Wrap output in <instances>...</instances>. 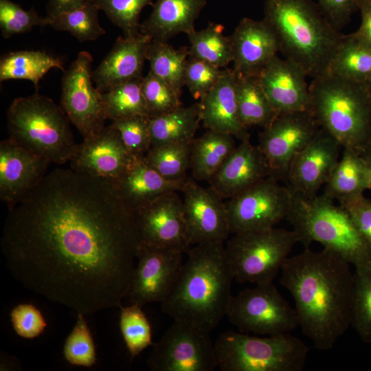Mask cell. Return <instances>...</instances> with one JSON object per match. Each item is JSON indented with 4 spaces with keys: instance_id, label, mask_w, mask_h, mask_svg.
<instances>
[{
    "instance_id": "obj_42",
    "label": "cell",
    "mask_w": 371,
    "mask_h": 371,
    "mask_svg": "<svg viewBox=\"0 0 371 371\" xmlns=\"http://www.w3.org/2000/svg\"><path fill=\"white\" fill-rule=\"evenodd\" d=\"M51 23L50 17L40 16L34 8L25 10L10 0H0V29L5 38L27 32L34 26L50 25Z\"/></svg>"
},
{
    "instance_id": "obj_31",
    "label": "cell",
    "mask_w": 371,
    "mask_h": 371,
    "mask_svg": "<svg viewBox=\"0 0 371 371\" xmlns=\"http://www.w3.org/2000/svg\"><path fill=\"white\" fill-rule=\"evenodd\" d=\"M62 58L47 52L22 50L4 54L0 60V81L22 79L31 81L38 92L39 81L52 68L63 71Z\"/></svg>"
},
{
    "instance_id": "obj_10",
    "label": "cell",
    "mask_w": 371,
    "mask_h": 371,
    "mask_svg": "<svg viewBox=\"0 0 371 371\" xmlns=\"http://www.w3.org/2000/svg\"><path fill=\"white\" fill-rule=\"evenodd\" d=\"M226 317L241 333L271 336L299 327L295 308L273 282L257 284L232 295Z\"/></svg>"
},
{
    "instance_id": "obj_50",
    "label": "cell",
    "mask_w": 371,
    "mask_h": 371,
    "mask_svg": "<svg viewBox=\"0 0 371 371\" xmlns=\"http://www.w3.org/2000/svg\"><path fill=\"white\" fill-rule=\"evenodd\" d=\"M359 10L361 22L353 36L361 43L371 49V0H359Z\"/></svg>"
},
{
    "instance_id": "obj_34",
    "label": "cell",
    "mask_w": 371,
    "mask_h": 371,
    "mask_svg": "<svg viewBox=\"0 0 371 371\" xmlns=\"http://www.w3.org/2000/svg\"><path fill=\"white\" fill-rule=\"evenodd\" d=\"M189 48L175 49L167 42L152 40L146 58L150 71L164 80L181 96Z\"/></svg>"
},
{
    "instance_id": "obj_35",
    "label": "cell",
    "mask_w": 371,
    "mask_h": 371,
    "mask_svg": "<svg viewBox=\"0 0 371 371\" xmlns=\"http://www.w3.org/2000/svg\"><path fill=\"white\" fill-rule=\"evenodd\" d=\"M223 31L222 24L211 22L207 27L188 34L189 56L225 68L233 61V51L230 36H225Z\"/></svg>"
},
{
    "instance_id": "obj_45",
    "label": "cell",
    "mask_w": 371,
    "mask_h": 371,
    "mask_svg": "<svg viewBox=\"0 0 371 371\" xmlns=\"http://www.w3.org/2000/svg\"><path fill=\"white\" fill-rule=\"evenodd\" d=\"M118 131L130 154L137 158L142 157L151 146L150 117L138 115L113 121L111 124Z\"/></svg>"
},
{
    "instance_id": "obj_9",
    "label": "cell",
    "mask_w": 371,
    "mask_h": 371,
    "mask_svg": "<svg viewBox=\"0 0 371 371\" xmlns=\"http://www.w3.org/2000/svg\"><path fill=\"white\" fill-rule=\"evenodd\" d=\"M297 243L293 229L276 227L234 233L225 247L234 279L240 283L273 282Z\"/></svg>"
},
{
    "instance_id": "obj_5",
    "label": "cell",
    "mask_w": 371,
    "mask_h": 371,
    "mask_svg": "<svg viewBox=\"0 0 371 371\" xmlns=\"http://www.w3.org/2000/svg\"><path fill=\"white\" fill-rule=\"evenodd\" d=\"M311 111L342 148L359 153L371 145V95L366 83L332 73L313 78Z\"/></svg>"
},
{
    "instance_id": "obj_38",
    "label": "cell",
    "mask_w": 371,
    "mask_h": 371,
    "mask_svg": "<svg viewBox=\"0 0 371 371\" xmlns=\"http://www.w3.org/2000/svg\"><path fill=\"white\" fill-rule=\"evenodd\" d=\"M350 326L371 343V260L355 267Z\"/></svg>"
},
{
    "instance_id": "obj_15",
    "label": "cell",
    "mask_w": 371,
    "mask_h": 371,
    "mask_svg": "<svg viewBox=\"0 0 371 371\" xmlns=\"http://www.w3.org/2000/svg\"><path fill=\"white\" fill-rule=\"evenodd\" d=\"M179 249L139 245L127 297L131 304L143 306L162 302L171 291L183 265Z\"/></svg>"
},
{
    "instance_id": "obj_18",
    "label": "cell",
    "mask_w": 371,
    "mask_h": 371,
    "mask_svg": "<svg viewBox=\"0 0 371 371\" xmlns=\"http://www.w3.org/2000/svg\"><path fill=\"white\" fill-rule=\"evenodd\" d=\"M341 148L333 135L320 127L292 161L286 179L288 186L305 196L317 195L338 163Z\"/></svg>"
},
{
    "instance_id": "obj_53",
    "label": "cell",
    "mask_w": 371,
    "mask_h": 371,
    "mask_svg": "<svg viewBox=\"0 0 371 371\" xmlns=\"http://www.w3.org/2000/svg\"><path fill=\"white\" fill-rule=\"evenodd\" d=\"M366 86H367V88L368 89V91L371 95V78H370V80L366 82Z\"/></svg>"
},
{
    "instance_id": "obj_37",
    "label": "cell",
    "mask_w": 371,
    "mask_h": 371,
    "mask_svg": "<svg viewBox=\"0 0 371 371\" xmlns=\"http://www.w3.org/2000/svg\"><path fill=\"white\" fill-rule=\"evenodd\" d=\"M142 78L133 79L102 93L107 119L113 122L138 115L148 116L142 92Z\"/></svg>"
},
{
    "instance_id": "obj_43",
    "label": "cell",
    "mask_w": 371,
    "mask_h": 371,
    "mask_svg": "<svg viewBox=\"0 0 371 371\" xmlns=\"http://www.w3.org/2000/svg\"><path fill=\"white\" fill-rule=\"evenodd\" d=\"M142 92L150 118L165 114L182 106L180 95L151 71L142 78Z\"/></svg>"
},
{
    "instance_id": "obj_4",
    "label": "cell",
    "mask_w": 371,
    "mask_h": 371,
    "mask_svg": "<svg viewBox=\"0 0 371 371\" xmlns=\"http://www.w3.org/2000/svg\"><path fill=\"white\" fill-rule=\"evenodd\" d=\"M264 19L284 58L313 78L329 71L343 35L311 0H265Z\"/></svg>"
},
{
    "instance_id": "obj_21",
    "label": "cell",
    "mask_w": 371,
    "mask_h": 371,
    "mask_svg": "<svg viewBox=\"0 0 371 371\" xmlns=\"http://www.w3.org/2000/svg\"><path fill=\"white\" fill-rule=\"evenodd\" d=\"M304 71L293 62L276 55L258 76L278 113L311 111V94Z\"/></svg>"
},
{
    "instance_id": "obj_29",
    "label": "cell",
    "mask_w": 371,
    "mask_h": 371,
    "mask_svg": "<svg viewBox=\"0 0 371 371\" xmlns=\"http://www.w3.org/2000/svg\"><path fill=\"white\" fill-rule=\"evenodd\" d=\"M234 138L230 134L211 130L194 138L190 146L192 177L209 182L236 147Z\"/></svg>"
},
{
    "instance_id": "obj_1",
    "label": "cell",
    "mask_w": 371,
    "mask_h": 371,
    "mask_svg": "<svg viewBox=\"0 0 371 371\" xmlns=\"http://www.w3.org/2000/svg\"><path fill=\"white\" fill-rule=\"evenodd\" d=\"M139 245L113 183L56 168L8 210L1 248L13 278L77 313L122 307Z\"/></svg>"
},
{
    "instance_id": "obj_52",
    "label": "cell",
    "mask_w": 371,
    "mask_h": 371,
    "mask_svg": "<svg viewBox=\"0 0 371 371\" xmlns=\"http://www.w3.org/2000/svg\"><path fill=\"white\" fill-rule=\"evenodd\" d=\"M361 155L365 159L370 175V190H371V145H370L365 150L361 153Z\"/></svg>"
},
{
    "instance_id": "obj_14",
    "label": "cell",
    "mask_w": 371,
    "mask_h": 371,
    "mask_svg": "<svg viewBox=\"0 0 371 371\" xmlns=\"http://www.w3.org/2000/svg\"><path fill=\"white\" fill-rule=\"evenodd\" d=\"M320 126L311 111L278 115L258 134V146L271 170V176L286 181L296 155L311 141Z\"/></svg>"
},
{
    "instance_id": "obj_6",
    "label": "cell",
    "mask_w": 371,
    "mask_h": 371,
    "mask_svg": "<svg viewBox=\"0 0 371 371\" xmlns=\"http://www.w3.org/2000/svg\"><path fill=\"white\" fill-rule=\"evenodd\" d=\"M306 247L320 243L355 267L371 260V252L347 211L324 194L305 196L294 192L286 218Z\"/></svg>"
},
{
    "instance_id": "obj_24",
    "label": "cell",
    "mask_w": 371,
    "mask_h": 371,
    "mask_svg": "<svg viewBox=\"0 0 371 371\" xmlns=\"http://www.w3.org/2000/svg\"><path fill=\"white\" fill-rule=\"evenodd\" d=\"M153 38L146 34L118 37L109 53L92 71L95 87L105 93L135 78H142L147 48Z\"/></svg>"
},
{
    "instance_id": "obj_51",
    "label": "cell",
    "mask_w": 371,
    "mask_h": 371,
    "mask_svg": "<svg viewBox=\"0 0 371 371\" xmlns=\"http://www.w3.org/2000/svg\"><path fill=\"white\" fill-rule=\"evenodd\" d=\"M93 0H48L47 16L54 18L63 13L82 8Z\"/></svg>"
},
{
    "instance_id": "obj_44",
    "label": "cell",
    "mask_w": 371,
    "mask_h": 371,
    "mask_svg": "<svg viewBox=\"0 0 371 371\" xmlns=\"http://www.w3.org/2000/svg\"><path fill=\"white\" fill-rule=\"evenodd\" d=\"M63 355L69 363L75 366L91 367L96 362L93 339L82 313H77L76 324L65 341Z\"/></svg>"
},
{
    "instance_id": "obj_2",
    "label": "cell",
    "mask_w": 371,
    "mask_h": 371,
    "mask_svg": "<svg viewBox=\"0 0 371 371\" xmlns=\"http://www.w3.org/2000/svg\"><path fill=\"white\" fill-rule=\"evenodd\" d=\"M281 285L291 294L299 327L320 350L332 348L350 327L354 273L339 254L305 249L289 257Z\"/></svg>"
},
{
    "instance_id": "obj_47",
    "label": "cell",
    "mask_w": 371,
    "mask_h": 371,
    "mask_svg": "<svg viewBox=\"0 0 371 371\" xmlns=\"http://www.w3.org/2000/svg\"><path fill=\"white\" fill-rule=\"evenodd\" d=\"M11 322L16 333L25 339L39 336L47 323L41 311L31 304H20L10 313Z\"/></svg>"
},
{
    "instance_id": "obj_12",
    "label": "cell",
    "mask_w": 371,
    "mask_h": 371,
    "mask_svg": "<svg viewBox=\"0 0 371 371\" xmlns=\"http://www.w3.org/2000/svg\"><path fill=\"white\" fill-rule=\"evenodd\" d=\"M210 333L174 320L153 344L147 359L153 371H213L217 367Z\"/></svg>"
},
{
    "instance_id": "obj_25",
    "label": "cell",
    "mask_w": 371,
    "mask_h": 371,
    "mask_svg": "<svg viewBox=\"0 0 371 371\" xmlns=\"http://www.w3.org/2000/svg\"><path fill=\"white\" fill-rule=\"evenodd\" d=\"M236 73L225 69L219 81L199 101L200 117L207 130L228 133L243 141L250 137L241 122L236 96Z\"/></svg>"
},
{
    "instance_id": "obj_41",
    "label": "cell",
    "mask_w": 371,
    "mask_h": 371,
    "mask_svg": "<svg viewBox=\"0 0 371 371\" xmlns=\"http://www.w3.org/2000/svg\"><path fill=\"white\" fill-rule=\"evenodd\" d=\"M93 3L122 30L124 36L140 34V13L145 6L154 4L152 0H93Z\"/></svg>"
},
{
    "instance_id": "obj_49",
    "label": "cell",
    "mask_w": 371,
    "mask_h": 371,
    "mask_svg": "<svg viewBox=\"0 0 371 371\" xmlns=\"http://www.w3.org/2000/svg\"><path fill=\"white\" fill-rule=\"evenodd\" d=\"M359 0H319L318 5L325 16L337 28L345 25L359 10Z\"/></svg>"
},
{
    "instance_id": "obj_26",
    "label": "cell",
    "mask_w": 371,
    "mask_h": 371,
    "mask_svg": "<svg viewBox=\"0 0 371 371\" xmlns=\"http://www.w3.org/2000/svg\"><path fill=\"white\" fill-rule=\"evenodd\" d=\"M185 181L166 179L142 157H135L112 183L126 208L132 213L165 194L181 192Z\"/></svg>"
},
{
    "instance_id": "obj_40",
    "label": "cell",
    "mask_w": 371,
    "mask_h": 371,
    "mask_svg": "<svg viewBox=\"0 0 371 371\" xmlns=\"http://www.w3.org/2000/svg\"><path fill=\"white\" fill-rule=\"evenodd\" d=\"M142 307L133 304L121 307L120 330L132 359L154 344L152 329Z\"/></svg>"
},
{
    "instance_id": "obj_11",
    "label": "cell",
    "mask_w": 371,
    "mask_h": 371,
    "mask_svg": "<svg viewBox=\"0 0 371 371\" xmlns=\"http://www.w3.org/2000/svg\"><path fill=\"white\" fill-rule=\"evenodd\" d=\"M294 192L269 176L225 202L232 233L274 227L286 218Z\"/></svg>"
},
{
    "instance_id": "obj_16",
    "label": "cell",
    "mask_w": 371,
    "mask_h": 371,
    "mask_svg": "<svg viewBox=\"0 0 371 371\" xmlns=\"http://www.w3.org/2000/svg\"><path fill=\"white\" fill-rule=\"evenodd\" d=\"M131 214L139 245L175 249L186 254L191 249L183 200L177 192L165 194Z\"/></svg>"
},
{
    "instance_id": "obj_30",
    "label": "cell",
    "mask_w": 371,
    "mask_h": 371,
    "mask_svg": "<svg viewBox=\"0 0 371 371\" xmlns=\"http://www.w3.org/2000/svg\"><path fill=\"white\" fill-rule=\"evenodd\" d=\"M200 121L199 102L188 106H181L168 113L150 118V148L192 142Z\"/></svg>"
},
{
    "instance_id": "obj_48",
    "label": "cell",
    "mask_w": 371,
    "mask_h": 371,
    "mask_svg": "<svg viewBox=\"0 0 371 371\" xmlns=\"http://www.w3.org/2000/svg\"><path fill=\"white\" fill-rule=\"evenodd\" d=\"M339 205L347 211L371 252V199L363 196Z\"/></svg>"
},
{
    "instance_id": "obj_27",
    "label": "cell",
    "mask_w": 371,
    "mask_h": 371,
    "mask_svg": "<svg viewBox=\"0 0 371 371\" xmlns=\"http://www.w3.org/2000/svg\"><path fill=\"white\" fill-rule=\"evenodd\" d=\"M206 3L207 0H157L140 25V33L167 43L178 34L188 35L195 30L194 23Z\"/></svg>"
},
{
    "instance_id": "obj_46",
    "label": "cell",
    "mask_w": 371,
    "mask_h": 371,
    "mask_svg": "<svg viewBox=\"0 0 371 371\" xmlns=\"http://www.w3.org/2000/svg\"><path fill=\"white\" fill-rule=\"evenodd\" d=\"M224 70L211 63L188 56L184 74V85L195 100H202L216 85Z\"/></svg>"
},
{
    "instance_id": "obj_17",
    "label": "cell",
    "mask_w": 371,
    "mask_h": 371,
    "mask_svg": "<svg viewBox=\"0 0 371 371\" xmlns=\"http://www.w3.org/2000/svg\"><path fill=\"white\" fill-rule=\"evenodd\" d=\"M188 239L191 245L224 243L232 233L225 202L210 186L188 177L181 190Z\"/></svg>"
},
{
    "instance_id": "obj_19",
    "label": "cell",
    "mask_w": 371,
    "mask_h": 371,
    "mask_svg": "<svg viewBox=\"0 0 371 371\" xmlns=\"http://www.w3.org/2000/svg\"><path fill=\"white\" fill-rule=\"evenodd\" d=\"M49 164L10 137L0 142V199L8 210L38 185Z\"/></svg>"
},
{
    "instance_id": "obj_8",
    "label": "cell",
    "mask_w": 371,
    "mask_h": 371,
    "mask_svg": "<svg viewBox=\"0 0 371 371\" xmlns=\"http://www.w3.org/2000/svg\"><path fill=\"white\" fill-rule=\"evenodd\" d=\"M214 349L221 371H302L308 354L290 333L260 337L228 330L220 334Z\"/></svg>"
},
{
    "instance_id": "obj_3",
    "label": "cell",
    "mask_w": 371,
    "mask_h": 371,
    "mask_svg": "<svg viewBox=\"0 0 371 371\" xmlns=\"http://www.w3.org/2000/svg\"><path fill=\"white\" fill-rule=\"evenodd\" d=\"M162 311L211 333L226 317L234 279L223 243L196 245L188 253Z\"/></svg>"
},
{
    "instance_id": "obj_22",
    "label": "cell",
    "mask_w": 371,
    "mask_h": 371,
    "mask_svg": "<svg viewBox=\"0 0 371 371\" xmlns=\"http://www.w3.org/2000/svg\"><path fill=\"white\" fill-rule=\"evenodd\" d=\"M230 38L233 69L239 75L258 77L279 52L276 34L264 19H242Z\"/></svg>"
},
{
    "instance_id": "obj_23",
    "label": "cell",
    "mask_w": 371,
    "mask_h": 371,
    "mask_svg": "<svg viewBox=\"0 0 371 371\" xmlns=\"http://www.w3.org/2000/svg\"><path fill=\"white\" fill-rule=\"evenodd\" d=\"M269 176L267 161L249 137L236 146L208 183L223 200H228Z\"/></svg>"
},
{
    "instance_id": "obj_32",
    "label": "cell",
    "mask_w": 371,
    "mask_h": 371,
    "mask_svg": "<svg viewBox=\"0 0 371 371\" xmlns=\"http://www.w3.org/2000/svg\"><path fill=\"white\" fill-rule=\"evenodd\" d=\"M236 75V96L242 124L247 128L267 127L278 115L271 104L258 77Z\"/></svg>"
},
{
    "instance_id": "obj_13",
    "label": "cell",
    "mask_w": 371,
    "mask_h": 371,
    "mask_svg": "<svg viewBox=\"0 0 371 371\" xmlns=\"http://www.w3.org/2000/svg\"><path fill=\"white\" fill-rule=\"evenodd\" d=\"M93 58L87 51L63 71L60 107L83 138L100 132L107 120L102 93L93 85Z\"/></svg>"
},
{
    "instance_id": "obj_28",
    "label": "cell",
    "mask_w": 371,
    "mask_h": 371,
    "mask_svg": "<svg viewBox=\"0 0 371 371\" xmlns=\"http://www.w3.org/2000/svg\"><path fill=\"white\" fill-rule=\"evenodd\" d=\"M370 190L367 164L361 153L343 148L338 163L325 184L323 194L339 203L364 196Z\"/></svg>"
},
{
    "instance_id": "obj_7",
    "label": "cell",
    "mask_w": 371,
    "mask_h": 371,
    "mask_svg": "<svg viewBox=\"0 0 371 371\" xmlns=\"http://www.w3.org/2000/svg\"><path fill=\"white\" fill-rule=\"evenodd\" d=\"M9 137L50 164L70 161L77 149L69 120L52 99L38 92L17 98L7 112Z\"/></svg>"
},
{
    "instance_id": "obj_39",
    "label": "cell",
    "mask_w": 371,
    "mask_h": 371,
    "mask_svg": "<svg viewBox=\"0 0 371 371\" xmlns=\"http://www.w3.org/2000/svg\"><path fill=\"white\" fill-rule=\"evenodd\" d=\"M99 10L91 2L51 18L50 26L56 30L69 32L80 43L95 41L106 32L98 21Z\"/></svg>"
},
{
    "instance_id": "obj_36",
    "label": "cell",
    "mask_w": 371,
    "mask_h": 371,
    "mask_svg": "<svg viewBox=\"0 0 371 371\" xmlns=\"http://www.w3.org/2000/svg\"><path fill=\"white\" fill-rule=\"evenodd\" d=\"M191 142L172 143L153 147L142 158L165 179L184 181L188 178L186 172L190 168Z\"/></svg>"
},
{
    "instance_id": "obj_33",
    "label": "cell",
    "mask_w": 371,
    "mask_h": 371,
    "mask_svg": "<svg viewBox=\"0 0 371 371\" xmlns=\"http://www.w3.org/2000/svg\"><path fill=\"white\" fill-rule=\"evenodd\" d=\"M328 72L361 83L371 78V49L352 34L343 35Z\"/></svg>"
},
{
    "instance_id": "obj_20",
    "label": "cell",
    "mask_w": 371,
    "mask_h": 371,
    "mask_svg": "<svg viewBox=\"0 0 371 371\" xmlns=\"http://www.w3.org/2000/svg\"><path fill=\"white\" fill-rule=\"evenodd\" d=\"M135 158L124 146L117 129L110 124L78 144L70 162L71 168L76 171L113 183Z\"/></svg>"
}]
</instances>
